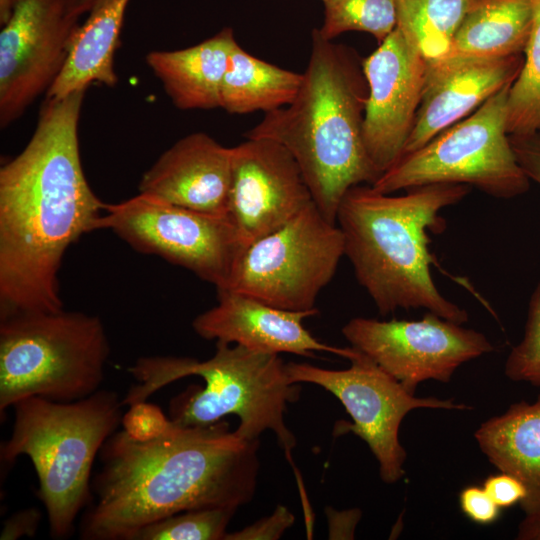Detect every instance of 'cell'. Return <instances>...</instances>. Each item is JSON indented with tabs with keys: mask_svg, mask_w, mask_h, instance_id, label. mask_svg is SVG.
I'll use <instances>...</instances> for the list:
<instances>
[{
	"mask_svg": "<svg viewBox=\"0 0 540 540\" xmlns=\"http://www.w3.org/2000/svg\"><path fill=\"white\" fill-rule=\"evenodd\" d=\"M122 407L118 393L105 389L74 402L28 397L13 405L14 424L1 443V464L11 465L22 455L31 460L52 538L69 537L78 514L90 504L93 463L121 424Z\"/></svg>",
	"mask_w": 540,
	"mask_h": 540,
	"instance_id": "8992f818",
	"label": "cell"
},
{
	"mask_svg": "<svg viewBox=\"0 0 540 540\" xmlns=\"http://www.w3.org/2000/svg\"><path fill=\"white\" fill-rule=\"evenodd\" d=\"M98 230L108 229L134 250L159 256L213 284L226 287L247 248L228 215H211L139 193L105 204Z\"/></svg>",
	"mask_w": 540,
	"mask_h": 540,
	"instance_id": "30bf717a",
	"label": "cell"
},
{
	"mask_svg": "<svg viewBox=\"0 0 540 540\" xmlns=\"http://www.w3.org/2000/svg\"><path fill=\"white\" fill-rule=\"evenodd\" d=\"M342 334L413 395L419 383H448L460 365L494 350L484 334L429 311L419 320L356 317Z\"/></svg>",
	"mask_w": 540,
	"mask_h": 540,
	"instance_id": "7c38bea8",
	"label": "cell"
},
{
	"mask_svg": "<svg viewBox=\"0 0 540 540\" xmlns=\"http://www.w3.org/2000/svg\"><path fill=\"white\" fill-rule=\"evenodd\" d=\"M236 511L231 507L183 511L142 527L131 540H224Z\"/></svg>",
	"mask_w": 540,
	"mask_h": 540,
	"instance_id": "4316f807",
	"label": "cell"
},
{
	"mask_svg": "<svg viewBox=\"0 0 540 540\" xmlns=\"http://www.w3.org/2000/svg\"><path fill=\"white\" fill-rule=\"evenodd\" d=\"M509 139L525 175L540 185V132L509 135Z\"/></svg>",
	"mask_w": 540,
	"mask_h": 540,
	"instance_id": "d6a6232c",
	"label": "cell"
},
{
	"mask_svg": "<svg viewBox=\"0 0 540 540\" xmlns=\"http://www.w3.org/2000/svg\"><path fill=\"white\" fill-rule=\"evenodd\" d=\"M516 539L519 540H540V510L525 515L518 526Z\"/></svg>",
	"mask_w": 540,
	"mask_h": 540,
	"instance_id": "e575fe53",
	"label": "cell"
},
{
	"mask_svg": "<svg viewBox=\"0 0 540 540\" xmlns=\"http://www.w3.org/2000/svg\"><path fill=\"white\" fill-rule=\"evenodd\" d=\"M11 8V0H0V24L3 25L9 15Z\"/></svg>",
	"mask_w": 540,
	"mask_h": 540,
	"instance_id": "8d00e7d4",
	"label": "cell"
},
{
	"mask_svg": "<svg viewBox=\"0 0 540 540\" xmlns=\"http://www.w3.org/2000/svg\"><path fill=\"white\" fill-rule=\"evenodd\" d=\"M128 407L122 416L121 424L123 431L135 441L148 442L160 438L174 425L158 405L147 400Z\"/></svg>",
	"mask_w": 540,
	"mask_h": 540,
	"instance_id": "f1b7e54d",
	"label": "cell"
},
{
	"mask_svg": "<svg viewBox=\"0 0 540 540\" xmlns=\"http://www.w3.org/2000/svg\"><path fill=\"white\" fill-rule=\"evenodd\" d=\"M474 437L500 471L518 478L527 494L519 504L525 515L540 510V394L533 403L520 401L483 422Z\"/></svg>",
	"mask_w": 540,
	"mask_h": 540,
	"instance_id": "ffe728a7",
	"label": "cell"
},
{
	"mask_svg": "<svg viewBox=\"0 0 540 540\" xmlns=\"http://www.w3.org/2000/svg\"><path fill=\"white\" fill-rule=\"evenodd\" d=\"M295 522L294 515L283 505L274 512L239 531L226 533L224 540H277Z\"/></svg>",
	"mask_w": 540,
	"mask_h": 540,
	"instance_id": "f546056e",
	"label": "cell"
},
{
	"mask_svg": "<svg viewBox=\"0 0 540 540\" xmlns=\"http://www.w3.org/2000/svg\"><path fill=\"white\" fill-rule=\"evenodd\" d=\"M218 303L199 314L192 322L202 338L235 343L250 350L267 353H291L314 357L329 352L348 359L353 347L339 348L317 340L304 326V319L318 310L281 309L242 293L219 290Z\"/></svg>",
	"mask_w": 540,
	"mask_h": 540,
	"instance_id": "e0dca14e",
	"label": "cell"
},
{
	"mask_svg": "<svg viewBox=\"0 0 540 540\" xmlns=\"http://www.w3.org/2000/svg\"><path fill=\"white\" fill-rule=\"evenodd\" d=\"M41 513L36 508L20 510L8 517L0 533L1 540H16L21 537H33L39 527Z\"/></svg>",
	"mask_w": 540,
	"mask_h": 540,
	"instance_id": "836d02e7",
	"label": "cell"
},
{
	"mask_svg": "<svg viewBox=\"0 0 540 540\" xmlns=\"http://www.w3.org/2000/svg\"><path fill=\"white\" fill-rule=\"evenodd\" d=\"M533 22L522 68L507 100V133L540 132V0H531Z\"/></svg>",
	"mask_w": 540,
	"mask_h": 540,
	"instance_id": "d4e9b609",
	"label": "cell"
},
{
	"mask_svg": "<svg viewBox=\"0 0 540 540\" xmlns=\"http://www.w3.org/2000/svg\"><path fill=\"white\" fill-rule=\"evenodd\" d=\"M367 82L349 48L314 29L301 87L285 107L265 113L246 138H264L284 146L297 162L313 201L336 224L346 192L372 185L380 176L363 139Z\"/></svg>",
	"mask_w": 540,
	"mask_h": 540,
	"instance_id": "3957f363",
	"label": "cell"
},
{
	"mask_svg": "<svg viewBox=\"0 0 540 540\" xmlns=\"http://www.w3.org/2000/svg\"><path fill=\"white\" fill-rule=\"evenodd\" d=\"M110 344L98 316L21 312L0 319V417L28 397L74 402L104 380Z\"/></svg>",
	"mask_w": 540,
	"mask_h": 540,
	"instance_id": "52a82bcc",
	"label": "cell"
},
{
	"mask_svg": "<svg viewBox=\"0 0 540 540\" xmlns=\"http://www.w3.org/2000/svg\"><path fill=\"white\" fill-rule=\"evenodd\" d=\"M462 512L473 522L487 525L495 522L500 515V507L495 504L483 487L467 486L459 495Z\"/></svg>",
	"mask_w": 540,
	"mask_h": 540,
	"instance_id": "4dcf8cb0",
	"label": "cell"
},
{
	"mask_svg": "<svg viewBox=\"0 0 540 540\" xmlns=\"http://www.w3.org/2000/svg\"><path fill=\"white\" fill-rule=\"evenodd\" d=\"M128 371L137 381L122 399L124 406L146 401L168 384L191 375L204 379V387L192 386L171 400L170 419L183 427L215 424L236 415L235 433L242 439L259 440L271 430L287 456L296 438L285 423V410L298 400L299 383L287 374L279 354L250 350L241 345L216 342L215 354L205 360L174 356H149L136 360Z\"/></svg>",
	"mask_w": 540,
	"mask_h": 540,
	"instance_id": "5b68a950",
	"label": "cell"
},
{
	"mask_svg": "<svg viewBox=\"0 0 540 540\" xmlns=\"http://www.w3.org/2000/svg\"><path fill=\"white\" fill-rule=\"evenodd\" d=\"M470 192L465 184L435 183L390 196L357 185L344 195L337 212L345 255L359 284L381 315L424 308L464 324L468 313L446 299L431 275L428 230L440 228V213Z\"/></svg>",
	"mask_w": 540,
	"mask_h": 540,
	"instance_id": "277c9868",
	"label": "cell"
},
{
	"mask_svg": "<svg viewBox=\"0 0 540 540\" xmlns=\"http://www.w3.org/2000/svg\"><path fill=\"white\" fill-rule=\"evenodd\" d=\"M483 488L500 508L520 504L527 494L524 484L505 472L487 477L483 482Z\"/></svg>",
	"mask_w": 540,
	"mask_h": 540,
	"instance_id": "1f68e13d",
	"label": "cell"
},
{
	"mask_svg": "<svg viewBox=\"0 0 540 540\" xmlns=\"http://www.w3.org/2000/svg\"><path fill=\"white\" fill-rule=\"evenodd\" d=\"M512 83L416 151L402 155L371 185L383 194L435 183L474 186L500 199L522 195L530 180L507 133Z\"/></svg>",
	"mask_w": 540,
	"mask_h": 540,
	"instance_id": "ba28073f",
	"label": "cell"
},
{
	"mask_svg": "<svg viewBox=\"0 0 540 540\" xmlns=\"http://www.w3.org/2000/svg\"><path fill=\"white\" fill-rule=\"evenodd\" d=\"M259 440H245L219 421L209 426L174 423L148 442L123 430L111 435L99 456L102 468L80 524L85 540H131L142 527L177 513L238 509L256 490Z\"/></svg>",
	"mask_w": 540,
	"mask_h": 540,
	"instance_id": "7a4b0ae2",
	"label": "cell"
},
{
	"mask_svg": "<svg viewBox=\"0 0 540 540\" xmlns=\"http://www.w3.org/2000/svg\"><path fill=\"white\" fill-rule=\"evenodd\" d=\"M319 33L333 40L348 31H362L380 44L397 25L396 0H325Z\"/></svg>",
	"mask_w": 540,
	"mask_h": 540,
	"instance_id": "484cf974",
	"label": "cell"
},
{
	"mask_svg": "<svg viewBox=\"0 0 540 540\" xmlns=\"http://www.w3.org/2000/svg\"><path fill=\"white\" fill-rule=\"evenodd\" d=\"M532 22L531 0H479L455 33L447 56L523 54Z\"/></svg>",
	"mask_w": 540,
	"mask_h": 540,
	"instance_id": "7402d4cb",
	"label": "cell"
},
{
	"mask_svg": "<svg viewBox=\"0 0 540 540\" xmlns=\"http://www.w3.org/2000/svg\"><path fill=\"white\" fill-rule=\"evenodd\" d=\"M325 0H322V2H324Z\"/></svg>",
	"mask_w": 540,
	"mask_h": 540,
	"instance_id": "74e56055",
	"label": "cell"
},
{
	"mask_svg": "<svg viewBox=\"0 0 540 540\" xmlns=\"http://www.w3.org/2000/svg\"><path fill=\"white\" fill-rule=\"evenodd\" d=\"M523 54L505 57L446 56L427 61L421 102L403 154L477 110L517 78Z\"/></svg>",
	"mask_w": 540,
	"mask_h": 540,
	"instance_id": "2e32d148",
	"label": "cell"
},
{
	"mask_svg": "<svg viewBox=\"0 0 540 540\" xmlns=\"http://www.w3.org/2000/svg\"><path fill=\"white\" fill-rule=\"evenodd\" d=\"M0 32V126L20 118L60 73L79 17L67 0H11Z\"/></svg>",
	"mask_w": 540,
	"mask_h": 540,
	"instance_id": "4fadbf2b",
	"label": "cell"
},
{
	"mask_svg": "<svg viewBox=\"0 0 540 540\" xmlns=\"http://www.w3.org/2000/svg\"><path fill=\"white\" fill-rule=\"evenodd\" d=\"M130 0H108L73 33L68 54L46 98H63L93 83L117 84L114 55Z\"/></svg>",
	"mask_w": 540,
	"mask_h": 540,
	"instance_id": "44dd1931",
	"label": "cell"
},
{
	"mask_svg": "<svg viewBox=\"0 0 540 540\" xmlns=\"http://www.w3.org/2000/svg\"><path fill=\"white\" fill-rule=\"evenodd\" d=\"M246 139L232 147L227 215L248 247L314 201L297 162L284 146L270 139Z\"/></svg>",
	"mask_w": 540,
	"mask_h": 540,
	"instance_id": "9a60e30c",
	"label": "cell"
},
{
	"mask_svg": "<svg viewBox=\"0 0 540 540\" xmlns=\"http://www.w3.org/2000/svg\"><path fill=\"white\" fill-rule=\"evenodd\" d=\"M344 370H329L307 363H286L293 383H312L332 393L343 404L353 422L341 421L335 434L352 432L364 440L379 463L381 480L399 481L405 474L407 457L399 441L404 417L418 408L470 410L472 407L452 399L416 397L383 371L368 356L353 347Z\"/></svg>",
	"mask_w": 540,
	"mask_h": 540,
	"instance_id": "8fae6325",
	"label": "cell"
},
{
	"mask_svg": "<svg viewBox=\"0 0 540 540\" xmlns=\"http://www.w3.org/2000/svg\"><path fill=\"white\" fill-rule=\"evenodd\" d=\"M85 91L46 98L28 144L0 169V319L62 310L63 257L98 230L105 203L89 186L79 151Z\"/></svg>",
	"mask_w": 540,
	"mask_h": 540,
	"instance_id": "6da1fadb",
	"label": "cell"
},
{
	"mask_svg": "<svg viewBox=\"0 0 540 540\" xmlns=\"http://www.w3.org/2000/svg\"><path fill=\"white\" fill-rule=\"evenodd\" d=\"M344 255L341 229L313 202L281 228L252 242L222 290L285 310H312Z\"/></svg>",
	"mask_w": 540,
	"mask_h": 540,
	"instance_id": "9c48e42d",
	"label": "cell"
},
{
	"mask_svg": "<svg viewBox=\"0 0 540 540\" xmlns=\"http://www.w3.org/2000/svg\"><path fill=\"white\" fill-rule=\"evenodd\" d=\"M397 25L426 61L448 55L455 33L479 0H396Z\"/></svg>",
	"mask_w": 540,
	"mask_h": 540,
	"instance_id": "cb8c5ba5",
	"label": "cell"
},
{
	"mask_svg": "<svg viewBox=\"0 0 540 540\" xmlns=\"http://www.w3.org/2000/svg\"><path fill=\"white\" fill-rule=\"evenodd\" d=\"M70 12L79 17L90 13L108 0H67Z\"/></svg>",
	"mask_w": 540,
	"mask_h": 540,
	"instance_id": "d590c367",
	"label": "cell"
},
{
	"mask_svg": "<svg viewBox=\"0 0 540 540\" xmlns=\"http://www.w3.org/2000/svg\"><path fill=\"white\" fill-rule=\"evenodd\" d=\"M361 65L368 86L363 139L381 175L403 154L421 102L427 61L396 27Z\"/></svg>",
	"mask_w": 540,
	"mask_h": 540,
	"instance_id": "5bb4252c",
	"label": "cell"
},
{
	"mask_svg": "<svg viewBox=\"0 0 540 540\" xmlns=\"http://www.w3.org/2000/svg\"><path fill=\"white\" fill-rule=\"evenodd\" d=\"M505 375L512 381L540 386V284L530 298L523 339L507 357Z\"/></svg>",
	"mask_w": 540,
	"mask_h": 540,
	"instance_id": "83f0119b",
	"label": "cell"
},
{
	"mask_svg": "<svg viewBox=\"0 0 540 540\" xmlns=\"http://www.w3.org/2000/svg\"><path fill=\"white\" fill-rule=\"evenodd\" d=\"M232 148L203 132L178 140L143 174L139 193L194 211L227 215Z\"/></svg>",
	"mask_w": 540,
	"mask_h": 540,
	"instance_id": "ac0fdd59",
	"label": "cell"
},
{
	"mask_svg": "<svg viewBox=\"0 0 540 540\" xmlns=\"http://www.w3.org/2000/svg\"><path fill=\"white\" fill-rule=\"evenodd\" d=\"M302 81L303 73L257 58L236 41L221 84V108L230 114L271 112L290 104Z\"/></svg>",
	"mask_w": 540,
	"mask_h": 540,
	"instance_id": "603a6c76",
	"label": "cell"
},
{
	"mask_svg": "<svg viewBox=\"0 0 540 540\" xmlns=\"http://www.w3.org/2000/svg\"><path fill=\"white\" fill-rule=\"evenodd\" d=\"M235 42L232 28L225 27L188 48L149 52L146 62L177 108H221V84Z\"/></svg>",
	"mask_w": 540,
	"mask_h": 540,
	"instance_id": "d6986e66",
	"label": "cell"
}]
</instances>
